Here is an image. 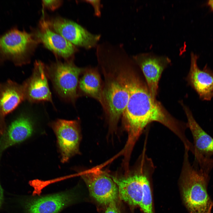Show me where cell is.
<instances>
[{
	"label": "cell",
	"instance_id": "obj_1",
	"mask_svg": "<svg viewBox=\"0 0 213 213\" xmlns=\"http://www.w3.org/2000/svg\"><path fill=\"white\" fill-rule=\"evenodd\" d=\"M133 64L122 66L119 76L126 86L129 98L122 114L123 123L128 137L123 150L131 154L133 148L145 129L153 122H158L172 132L183 143L188 140L185 131L186 123L178 120L172 116L156 99H153L146 84L138 75Z\"/></svg>",
	"mask_w": 213,
	"mask_h": 213
},
{
	"label": "cell",
	"instance_id": "obj_2",
	"mask_svg": "<svg viewBox=\"0 0 213 213\" xmlns=\"http://www.w3.org/2000/svg\"><path fill=\"white\" fill-rule=\"evenodd\" d=\"M189 149L184 148L180 181L182 198L189 213H212L213 201L209 195L207 187L209 173L192 165Z\"/></svg>",
	"mask_w": 213,
	"mask_h": 213
},
{
	"label": "cell",
	"instance_id": "obj_3",
	"mask_svg": "<svg viewBox=\"0 0 213 213\" xmlns=\"http://www.w3.org/2000/svg\"><path fill=\"white\" fill-rule=\"evenodd\" d=\"M84 70L69 62H57L46 70L59 96L65 99L73 102L78 95L79 77Z\"/></svg>",
	"mask_w": 213,
	"mask_h": 213
},
{
	"label": "cell",
	"instance_id": "obj_4",
	"mask_svg": "<svg viewBox=\"0 0 213 213\" xmlns=\"http://www.w3.org/2000/svg\"><path fill=\"white\" fill-rule=\"evenodd\" d=\"M107 76L102 91V105L109 117L110 123L115 125L118 122L127 105L128 90L117 74Z\"/></svg>",
	"mask_w": 213,
	"mask_h": 213
},
{
	"label": "cell",
	"instance_id": "obj_5",
	"mask_svg": "<svg viewBox=\"0 0 213 213\" xmlns=\"http://www.w3.org/2000/svg\"><path fill=\"white\" fill-rule=\"evenodd\" d=\"M80 175L91 196L99 204L106 206L119 196L117 186L111 176L99 167L85 171Z\"/></svg>",
	"mask_w": 213,
	"mask_h": 213
},
{
	"label": "cell",
	"instance_id": "obj_6",
	"mask_svg": "<svg viewBox=\"0 0 213 213\" xmlns=\"http://www.w3.org/2000/svg\"><path fill=\"white\" fill-rule=\"evenodd\" d=\"M187 120V127L190 130L193 140L195 162L203 170L209 169L213 166V138L197 123L191 112L182 103Z\"/></svg>",
	"mask_w": 213,
	"mask_h": 213
},
{
	"label": "cell",
	"instance_id": "obj_7",
	"mask_svg": "<svg viewBox=\"0 0 213 213\" xmlns=\"http://www.w3.org/2000/svg\"><path fill=\"white\" fill-rule=\"evenodd\" d=\"M49 27L75 46L86 49L96 48L101 38L74 21L60 17L46 21Z\"/></svg>",
	"mask_w": 213,
	"mask_h": 213
},
{
	"label": "cell",
	"instance_id": "obj_8",
	"mask_svg": "<svg viewBox=\"0 0 213 213\" xmlns=\"http://www.w3.org/2000/svg\"><path fill=\"white\" fill-rule=\"evenodd\" d=\"M51 126L57 137L62 162H66L79 152L80 135L78 122L76 120L58 119Z\"/></svg>",
	"mask_w": 213,
	"mask_h": 213
},
{
	"label": "cell",
	"instance_id": "obj_9",
	"mask_svg": "<svg viewBox=\"0 0 213 213\" xmlns=\"http://www.w3.org/2000/svg\"><path fill=\"white\" fill-rule=\"evenodd\" d=\"M132 58L142 72L151 96L156 99L159 79L164 70L170 63V59L166 56L150 53H140Z\"/></svg>",
	"mask_w": 213,
	"mask_h": 213
},
{
	"label": "cell",
	"instance_id": "obj_10",
	"mask_svg": "<svg viewBox=\"0 0 213 213\" xmlns=\"http://www.w3.org/2000/svg\"><path fill=\"white\" fill-rule=\"evenodd\" d=\"M46 71L41 62H36L32 75L23 85L25 99L32 102L45 101L52 102Z\"/></svg>",
	"mask_w": 213,
	"mask_h": 213
},
{
	"label": "cell",
	"instance_id": "obj_11",
	"mask_svg": "<svg viewBox=\"0 0 213 213\" xmlns=\"http://www.w3.org/2000/svg\"><path fill=\"white\" fill-rule=\"evenodd\" d=\"M198 58L197 55L191 53L187 80L201 100L210 101L213 98V71L206 65L200 69L197 64Z\"/></svg>",
	"mask_w": 213,
	"mask_h": 213
},
{
	"label": "cell",
	"instance_id": "obj_12",
	"mask_svg": "<svg viewBox=\"0 0 213 213\" xmlns=\"http://www.w3.org/2000/svg\"><path fill=\"white\" fill-rule=\"evenodd\" d=\"M25 99L23 85L11 80L0 84V136L6 132L5 118Z\"/></svg>",
	"mask_w": 213,
	"mask_h": 213
},
{
	"label": "cell",
	"instance_id": "obj_13",
	"mask_svg": "<svg viewBox=\"0 0 213 213\" xmlns=\"http://www.w3.org/2000/svg\"><path fill=\"white\" fill-rule=\"evenodd\" d=\"M36 36L47 49L64 58L71 57L77 51L75 46L51 29L43 19L40 22Z\"/></svg>",
	"mask_w": 213,
	"mask_h": 213
},
{
	"label": "cell",
	"instance_id": "obj_14",
	"mask_svg": "<svg viewBox=\"0 0 213 213\" xmlns=\"http://www.w3.org/2000/svg\"><path fill=\"white\" fill-rule=\"evenodd\" d=\"M36 43L31 34L14 29L0 38V49L5 54L22 57L31 51Z\"/></svg>",
	"mask_w": 213,
	"mask_h": 213
},
{
	"label": "cell",
	"instance_id": "obj_15",
	"mask_svg": "<svg viewBox=\"0 0 213 213\" xmlns=\"http://www.w3.org/2000/svg\"><path fill=\"white\" fill-rule=\"evenodd\" d=\"M35 131L32 119L26 115H21L12 122L0 139V154L13 145L30 138Z\"/></svg>",
	"mask_w": 213,
	"mask_h": 213
},
{
	"label": "cell",
	"instance_id": "obj_16",
	"mask_svg": "<svg viewBox=\"0 0 213 213\" xmlns=\"http://www.w3.org/2000/svg\"><path fill=\"white\" fill-rule=\"evenodd\" d=\"M74 196L71 193H61L30 200L25 205L26 213H57L71 204Z\"/></svg>",
	"mask_w": 213,
	"mask_h": 213
},
{
	"label": "cell",
	"instance_id": "obj_17",
	"mask_svg": "<svg viewBox=\"0 0 213 213\" xmlns=\"http://www.w3.org/2000/svg\"><path fill=\"white\" fill-rule=\"evenodd\" d=\"M79 81L78 87L84 94L91 97L102 104V91L100 76L96 69H85Z\"/></svg>",
	"mask_w": 213,
	"mask_h": 213
},
{
	"label": "cell",
	"instance_id": "obj_18",
	"mask_svg": "<svg viewBox=\"0 0 213 213\" xmlns=\"http://www.w3.org/2000/svg\"><path fill=\"white\" fill-rule=\"evenodd\" d=\"M155 168L154 164H152L147 169L143 176L142 197L139 207L144 213H153L150 178Z\"/></svg>",
	"mask_w": 213,
	"mask_h": 213
},
{
	"label": "cell",
	"instance_id": "obj_19",
	"mask_svg": "<svg viewBox=\"0 0 213 213\" xmlns=\"http://www.w3.org/2000/svg\"><path fill=\"white\" fill-rule=\"evenodd\" d=\"M60 0H43V5L46 7L51 10H54L60 6L62 3Z\"/></svg>",
	"mask_w": 213,
	"mask_h": 213
},
{
	"label": "cell",
	"instance_id": "obj_20",
	"mask_svg": "<svg viewBox=\"0 0 213 213\" xmlns=\"http://www.w3.org/2000/svg\"><path fill=\"white\" fill-rule=\"evenodd\" d=\"M85 1L91 5L93 7L95 16L97 17L100 16L101 4L100 0H86Z\"/></svg>",
	"mask_w": 213,
	"mask_h": 213
},
{
	"label": "cell",
	"instance_id": "obj_21",
	"mask_svg": "<svg viewBox=\"0 0 213 213\" xmlns=\"http://www.w3.org/2000/svg\"><path fill=\"white\" fill-rule=\"evenodd\" d=\"M105 213H120L116 204V202L110 203L107 206Z\"/></svg>",
	"mask_w": 213,
	"mask_h": 213
},
{
	"label": "cell",
	"instance_id": "obj_22",
	"mask_svg": "<svg viewBox=\"0 0 213 213\" xmlns=\"http://www.w3.org/2000/svg\"><path fill=\"white\" fill-rule=\"evenodd\" d=\"M0 154V159L1 156ZM3 200V191L0 184V207L1 205Z\"/></svg>",
	"mask_w": 213,
	"mask_h": 213
},
{
	"label": "cell",
	"instance_id": "obj_23",
	"mask_svg": "<svg viewBox=\"0 0 213 213\" xmlns=\"http://www.w3.org/2000/svg\"><path fill=\"white\" fill-rule=\"evenodd\" d=\"M208 5L211 9L213 10V0H209L208 2Z\"/></svg>",
	"mask_w": 213,
	"mask_h": 213
}]
</instances>
